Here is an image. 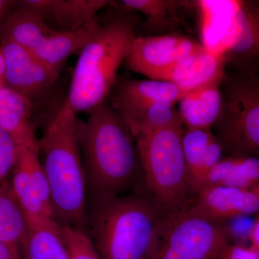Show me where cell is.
<instances>
[{
	"label": "cell",
	"instance_id": "28",
	"mask_svg": "<svg viewBox=\"0 0 259 259\" xmlns=\"http://www.w3.org/2000/svg\"><path fill=\"white\" fill-rule=\"evenodd\" d=\"M20 149L15 139L0 129V184L9 180L18 162Z\"/></svg>",
	"mask_w": 259,
	"mask_h": 259
},
{
	"label": "cell",
	"instance_id": "6",
	"mask_svg": "<svg viewBox=\"0 0 259 259\" xmlns=\"http://www.w3.org/2000/svg\"><path fill=\"white\" fill-rule=\"evenodd\" d=\"M216 137L228 156L258 158L259 79L257 74H225Z\"/></svg>",
	"mask_w": 259,
	"mask_h": 259
},
{
	"label": "cell",
	"instance_id": "14",
	"mask_svg": "<svg viewBox=\"0 0 259 259\" xmlns=\"http://www.w3.org/2000/svg\"><path fill=\"white\" fill-rule=\"evenodd\" d=\"M239 30L236 41L224 54L227 65L237 72L257 74L259 56L258 9L253 2L238 1Z\"/></svg>",
	"mask_w": 259,
	"mask_h": 259
},
{
	"label": "cell",
	"instance_id": "27",
	"mask_svg": "<svg viewBox=\"0 0 259 259\" xmlns=\"http://www.w3.org/2000/svg\"><path fill=\"white\" fill-rule=\"evenodd\" d=\"M63 226L71 259H102L87 232Z\"/></svg>",
	"mask_w": 259,
	"mask_h": 259
},
{
	"label": "cell",
	"instance_id": "10",
	"mask_svg": "<svg viewBox=\"0 0 259 259\" xmlns=\"http://www.w3.org/2000/svg\"><path fill=\"white\" fill-rule=\"evenodd\" d=\"M185 210L221 225L237 218L255 216L259 211V187H207L194 194Z\"/></svg>",
	"mask_w": 259,
	"mask_h": 259
},
{
	"label": "cell",
	"instance_id": "32",
	"mask_svg": "<svg viewBox=\"0 0 259 259\" xmlns=\"http://www.w3.org/2000/svg\"><path fill=\"white\" fill-rule=\"evenodd\" d=\"M17 1L10 0H0V25L5 15L16 5Z\"/></svg>",
	"mask_w": 259,
	"mask_h": 259
},
{
	"label": "cell",
	"instance_id": "29",
	"mask_svg": "<svg viewBox=\"0 0 259 259\" xmlns=\"http://www.w3.org/2000/svg\"><path fill=\"white\" fill-rule=\"evenodd\" d=\"M217 259H259V250L248 245L229 241L223 245Z\"/></svg>",
	"mask_w": 259,
	"mask_h": 259
},
{
	"label": "cell",
	"instance_id": "11",
	"mask_svg": "<svg viewBox=\"0 0 259 259\" xmlns=\"http://www.w3.org/2000/svg\"><path fill=\"white\" fill-rule=\"evenodd\" d=\"M201 15L202 47L224 56L236 41L239 30L238 1H197Z\"/></svg>",
	"mask_w": 259,
	"mask_h": 259
},
{
	"label": "cell",
	"instance_id": "22",
	"mask_svg": "<svg viewBox=\"0 0 259 259\" xmlns=\"http://www.w3.org/2000/svg\"><path fill=\"white\" fill-rule=\"evenodd\" d=\"M20 259H71L62 225L54 219L30 224Z\"/></svg>",
	"mask_w": 259,
	"mask_h": 259
},
{
	"label": "cell",
	"instance_id": "16",
	"mask_svg": "<svg viewBox=\"0 0 259 259\" xmlns=\"http://www.w3.org/2000/svg\"><path fill=\"white\" fill-rule=\"evenodd\" d=\"M44 20H51L56 30H71L95 20L100 10L112 4L108 0H23Z\"/></svg>",
	"mask_w": 259,
	"mask_h": 259
},
{
	"label": "cell",
	"instance_id": "20",
	"mask_svg": "<svg viewBox=\"0 0 259 259\" xmlns=\"http://www.w3.org/2000/svg\"><path fill=\"white\" fill-rule=\"evenodd\" d=\"M98 24L94 20L74 30H54L32 52L44 64L60 73L68 58L81 52Z\"/></svg>",
	"mask_w": 259,
	"mask_h": 259
},
{
	"label": "cell",
	"instance_id": "33",
	"mask_svg": "<svg viewBox=\"0 0 259 259\" xmlns=\"http://www.w3.org/2000/svg\"><path fill=\"white\" fill-rule=\"evenodd\" d=\"M5 63L1 47H0V88L5 86Z\"/></svg>",
	"mask_w": 259,
	"mask_h": 259
},
{
	"label": "cell",
	"instance_id": "31",
	"mask_svg": "<svg viewBox=\"0 0 259 259\" xmlns=\"http://www.w3.org/2000/svg\"><path fill=\"white\" fill-rule=\"evenodd\" d=\"M0 259H20V256L8 245L0 241Z\"/></svg>",
	"mask_w": 259,
	"mask_h": 259
},
{
	"label": "cell",
	"instance_id": "18",
	"mask_svg": "<svg viewBox=\"0 0 259 259\" xmlns=\"http://www.w3.org/2000/svg\"><path fill=\"white\" fill-rule=\"evenodd\" d=\"M223 79L194 89L181 99L178 112L187 130H210L214 125L222 105Z\"/></svg>",
	"mask_w": 259,
	"mask_h": 259
},
{
	"label": "cell",
	"instance_id": "30",
	"mask_svg": "<svg viewBox=\"0 0 259 259\" xmlns=\"http://www.w3.org/2000/svg\"><path fill=\"white\" fill-rule=\"evenodd\" d=\"M247 241L248 246L253 249L259 250V217L258 214L254 216L250 224L248 233Z\"/></svg>",
	"mask_w": 259,
	"mask_h": 259
},
{
	"label": "cell",
	"instance_id": "7",
	"mask_svg": "<svg viewBox=\"0 0 259 259\" xmlns=\"http://www.w3.org/2000/svg\"><path fill=\"white\" fill-rule=\"evenodd\" d=\"M229 228L188 211L167 219L152 259H217Z\"/></svg>",
	"mask_w": 259,
	"mask_h": 259
},
{
	"label": "cell",
	"instance_id": "4",
	"mask_svg": "<svg viewBox=\"0 0 259 259\" xmlns=\"http://www.w3.org/2000/svg\"><path fill=\"white\" fill-rule=\"evenodd\" d=\"M139 17L122 13L105 25L98 24L79 53L68 105L77 115L90 112L106 101L117 81V73L132 50Z\"/></svg>",
	"mask_w": 259,
	"mask_h": 259
},
{
	"label": "cell",
	"instance_id": "9",
	"mask_svg": "<svg viewBox=\"0 0 259 259\" xmlns=\"http://www.w3.org/2000/svg\"><path fill=\"white\" fill-rule=\"evenodd\" d=\"M5 63V86L32 102L49 93L59 72L44 64L28 49L14 42L0 41Z\"/></svg>",
	"mask_w": 259,
	"mask_h": 259
},
{
	"label": "cell",
	"instance_id": "23",
	"mask_svg": "<svg viewBox=\"0 0 259 259\" xmlns=\"http://www.w3.org/2000/svg\"><path fill=\"white\" fill-rule=\"evenodd\" d=\"M116 110V109H115ZM134 139L166 127L184 126L175 107L150 104L117 109Z\"/></svg>",
	"mask_w": 259,
	"mask_h": 259
},
{
	"label": "cell",
	"instance_id": "2",
	"mask_svg": "<svg viewBox=\"0 0 259 259\" xmlns=\"http://www.w3.org/2000/svg\"><path fill=\"white\" fill-rule=\"evenodd\" d=\"M170 215L146 190L91 198L86 232L102 259H152Z\"/></svg>",
	"mask_w": 259,
	"mask_h": 259
},
{
	"label": "cell",
	"instance_id": "3",
	"mask_svg": "<svg viewBox=\"0 0 259 259\" xmlns=\"http://www.w3.org/2000/svg\"><path fill=\"white\" fill-rule=\"evenodd\" d=\"M79 120L65 101L38 139L54 219L86 232L88 192L79 137Z\"/></svg>",
	"mask_w": 259,
	"mask_h": 259
},
{
	"label": "cell",
	"instance_id": "12",
	"mask_svg": "<svg viewBox=\"0 0 259 259\" xmlns=\"http://www.w3.org/2000/svg\"><path fill=\"white\" fill-rule=\"evenodd\" d=\"M225 74L224 56L204 49L155 73L149 79L168 81L192 90L214 80L223 79Z\"/></svg>",
	"mask_w": 259,
	"mask_h": 259
},
{
	"label": "cell",
	"instance_id": "21",
	"mask_svg": "<svg viewBox=\"0 0 259 259\" xmlns=\"http://www.w3.org/2000/svg\"><path fill=\"white\" fill-rule=\"evenodd\" d=\"M209 187L238 189L259 187L258 158L233 156L223 157L207 174L196 193Z\"/></svg>",
	"mask_w": 259,
	"mask_h": 259
},
{
	"label": "cell",
	"instance_id": "15",
	"mask_svg": "<svg viewBox=\"0 0 259 259\" xmlns=\"http://www.w3.org/2000/svg\"><path fill=\"white\" fill-rule=\"evenodd\" d=\"M182 148L194 195L207 174L222 159L224 151L210 130H186Z\"/></svg>",
	"mask_w": 259,
	"mask_h": 259
},
{
	"label": "cell",
	"instance_id": "13",
	"mask_svg": "<svg viewBox=\"0 0 259 259\" xmlns=\"http://www.w3.org/2000/svg\"><path fill=\"white\" fill-rule=\"evenodd\" d=\"M191 90L158 80L117 79L110 93L114 108L161 104L175 107Z\"/></svg>",
	"mask_w": 259,
	"mask_h": 259
},
{
	"label": "cell",
	"instance_id": "24",
	"mask_svg": "<svg viewBox=\"0 0 259 259\" xmlns=\"http://www.w3.org/2000/svg\"><path fill=\"white\" fill-rule=\"evenodd\" d=\"M28 218L8 180L0 184V241L20 256V250L30 231Z\"/></svg>",
	"mask_w": 259,
	"mask_h": 259
},
{
	"label": "cell",
	"instance_id": "8",
	"mask_svg": "<svg viewBox=\"0 0 259 259\" xmlns=\"http://www.w3.org/2000/svg\"><path fill=\"white\" fill-rule=\"evenodd\" d=\"M204 49L193 37L181 34L137 36L124 63L127 69L149 78Z\"/></svg>",
	"mask_w": 259,
	"mask_h": 259
},
{
	"label": "cell",
	"instance_id": "19",
	"mask_svg": "<svg viewBox=\"0 0 259 259\" xmlns=\"http://www.w3.org/2000/svg\"><path fill=\"white\" fill-rule=\"evenodd\" d=\"M0 129L10 134L20 148L38 139L32 120V102L6 86L0 88Z\"/></svg>",
	"mask_w": 259,
	"mask_h": 259
},
{
	"label": "cell",
	"instance_id": "5",
	"mask_svg": "<svg viewBox=\"0 0 259 259\" xmlns=\"http://www.w3.org/2000/svg\"><path fill=\"white\" fill-rule=\"evenodd\" d=\"M185 131L166 127L136 139L145 190L168 214L185 210L193 197L182 148Z\"/></svg>",
	"mask_w": 259,
	"mask_h": 259
},
{
	"label": "cell",
	"instance_id": "1",
	"mask_svg": "<svg viewBox=\"0 0 259 259\" xmlns=\"http://www.w3.org/2000/svg\"><path fill=\"white\" fill-rule=\"evenodd\" d=\"M88 199L145 190L136 139L106 100L79 123Z\"/></svg>",
	"mask_w": 259,
	"mask_h": 259
},
{
	"label": "cell",
	"instance_id": "25",
	"mask_svg": "<svg viewBox=\"0 0 259 259\" xmlns=\"http://www.w3.org/2000/svg\"><path fill=\"white\" fill-rule=\"evenodd\" d=\"M9 180L13 194L30 224L54 219L52 209L44 203L28 173L18 161Z\"/></svg>",
	"mask_w": 259,
	"mask_h": 259
},
{
	"label": "cell",
	"instance_id": "17",
	"mask_svg": "<svg viewBox=\"0 0 259 259\" xmlns=\"http://www.w3.org/2000/svg\"><path fill=\"white\" fill-rule=\"evenodd\" d=\"M54 30L37 12L17 1L2 22L0 39L32 51Z\"/></svg>",
	"mask_w": 259,
	"mask_h": 259
},
{
	"label": "cell",
	"instance_id": "26",
	"mask_svg": "<svg viewBox=\"0 0 259 259\" xmlns=\"http://www.w3.org/2000/svg\"><path fill=\"white\" fill-rule=\"evenodd\" d=\"M124 13H142L149 26L158 30L170 28L180 21L177 10L190 5L188 1L177 0H122Z\"/></svg>",
	"mask_w": 259,
	"mask_h": 259
}]
</instances>
